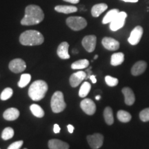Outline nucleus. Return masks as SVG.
<instances>
[{"label":"nucleus","instance_id":"obj_37","mask_svg":"<svg viewBox=\"0 0 149 149\" xmlns=\"http://www.w3.org/2000/svg\"><path fill=\"white\" fill-rule=\"evenodd\" d=\"M63 1H66V2L73 3V4H75V3H78L79 2V0H63Z\"/></svg>","mask_w":149,"mask_h":149},{"label":"nucleus","instance_id":"obj_23","mask_svg":"<svg viewBox=\"0 0 149 149\" xmlns=\"http://www.w3.org/2000/svg\"><path fill=\"white\" fill-rule=\"evenodd\" d=\"M104 117L105 122L108 125H112L114 122V117H113V110L111 107H107L104 109Z\"/></svg>","mask_w":149,"mask_h":149},{"label":"nucleus","instance_id":"obj_35","mask_svg":"<svg viewBox=\"0 0 149 149\" xmlns=\"http://www.w3.org/2000/svg\"><path fill=\"white\" fill-rule=\"evenodd\" d=\"M67 128H68V130L70 133H72L74 131V126L71 125V124H68L67 126Z\"/></svg>","mask_w":149,"mask_h":149},{"label":"nucleus","instance_id":"obj_12","mask_svg":"<svg viewBox=\"0 0 149 149\" xmlns=\"http://www.w3.org/2000/svg\"><path fill=\"white\" fill-rule=\"evenodd\" d=\"M102 45L109 51H117L120 48V42L111 37H104L102 41Z\"/></svg>","mask_w":149,"mask_h":149},{"label":"nucleus","instance_id":"obj_16","mask_svg":"<svg viewBox=\"0 0 149 149\" xmlns=\"http://www.w3.org/2000/svg\"><path fill=\"white\" fill-rule=\"evenodd\" d=\"M122 93L124 96V102L126 104L131 106L135 101V97L133 90L128 87H125L122 89Z\"/></svg>","mask_w":149,"mask_h":149},{"label":"nucleus","instance_id":"obj_6","mask_svg":"<svg viewBox=\"0 0 149 149\" xmlns=\"http://www.w3.org/2000/svg\"><path fill=\"white\" fill-rule=\"evenodd\" d=\"M127 17V13L125 12H120L115 17L114 19L110 23V29L112 31H117L122 29L125 24L126 19Z\"/></svg>","mask_w":149,"mask_h":149},{"label":"nucleus","instance_id":"obj_39","mask_svg":"<svg viewBox=\"0 0 149 149\" xmlns=\"http://www.w3.org/2000/svg\"><path fill=\"white\" fill-rule=\"evenodd\" d=\"M100 98H101V96H100V95H97V96L95 97V99L97 100H100Z\"/></svg>","mask_w":149,"mask_h":149},{"label":"nucleus","instance_id":"obj_8","mask_svg":"<svg viewBox=\"0 0 149 149\" xmlns=\"http://www.w3.org/2000/svg\"><path fill=\"white\" fill-rule=\"evenodd\" d=\"M8 67L9 69L12 72H15V73H19V72H22L25 70L26 68V64L23 59L17 58L13 59L9 63Z\"/></svg>","mask_w":149,"mask_h":149},{"label":"nucleus","instance_id":"obj_26","mask_svg":"<svg viewBox=\"0 0 149 149\" xmlns=\"http://www.w3.org/2000/svg\"><path fill=\"white\" fill-rule=\"evenodd\" d=\"M91 88V85L90 83H88V81H85L82 84V85L81 86V88L79 89V96L80 97H85L88 95V94L90 92Z\"/></svg>","mask_w":149,"mask_h":149},{"label":"nucleus","instance_id":"obj_42","mask_svg":"<svg viewBox=\"0 0 149 149\" xmlns=\"http://www.w3.org/2000/svg\"><path fill=\"white\" fill-rule=\"evenodd\" d=\"M25 149H27V148H25Z\"/></svg>","mask_w":149,"mask_h":149},{"label":"nucleus","instance_id":"obj_30","mask_svg":"<svg viewBox=\"0 0 149 149\" xmlns=\"http://www.w3.org/2000/svg\"><path fill=\"white\" fill-rule=\"evenodd\" d=\"M13 91L11 88H6L1 93L0 95V99L3 101H6V100L10 99L13 95Z\"/></svg>","mask_w":149,"mask_h":149},{"label":"nucleus","instance_id":"obj_32","mask_svg":"<svg viewBox=\"0 0 149 149\" xmlns=\"http://www.w3.org/2000/svg\"><path fill=\"white\" fill-rule=\"evenodd\" d=\"M139 118L142 122H148L149 121V108L142 110L139 113Z\"/></svg>","mask_w":149,"mask_h":149},{"label":"nucleus","instance_id":"obj_18","mask_svg":"<svg viewBox=\"0 0 149 149\" xmlns=\"http://www.w3.org/2000/svg\"><path fill=\"white\" fill-rule=\"evenodd\" d=\"M19 116V111L15 108H10L6 110L3 113V117L6 120L14 121L17 120Z\"/></svg>","mask_w":149,"mask_h":149},{"label":"nucleus","instance_id":"obj_41","mask_svg":"<svg viewBox=\"0 0 149 149\" xmlns=\"http://www.w3.org/2000/svg\"><path fill=\"white\" fill-rule=\"evenodd\" d=\"M97 58H98V55H95V57H94V59H97Z\"/></svg>","mask_w":149,"mask_h":149},{"label":"nucleus","instance_id":"obj_24","mask_svg":"<svg viewBox=\"0 0 149 149\" xmlns=\"http://www.w3.org/2000/svg\"><path fill=\"white\" fill-rule=\"evenodd\" d=\"M89 66V61L88 59H79V60L74 61L71 64V68L73 70L75 69H84L87 68Z\"/></svg>","mask_w":149,"mask_h":149},{"label":"nucleus","instance_id":"obj_38","mask_svg":"<svg viewBox=\"0 0 149 149\" xmlns=\"http://www.w3.org/2000/svg\"><path fill=\"white\" fill-rule=\"evenodd\" d=\"M122 1H125V2H131V3H136L139 1V0H122Z\"/></svg>","mask_w":149,"mask_h":149},{"label":"nucleus","instance_id":"obj_22","mask_svg":"<svg viewBox=\"0 0 149 149\" xmlns=\"http://www.w3.org/2000/svg\"><path fill=\"white\" fill-rule=\"evenodd\" d=\"M119 13H120V10H119L118 9H112V10L109 11L107 13V15L104 16L103 20H102V23L104 24L111 23V22L115 18V17L117 15V14H118Z\"/></svg>","mask_w":149,"mask_h":149},{"label":"nucleus","instance_id":"obj_20","mask_svg":"<svg viewBox=\"0 0 149 149\" xmlns=\"http://www.w3.org/2000/svg\"><path fill=\"white\" fill-rule=\"evenodd\" d=\"M55 11L58 13H61L64 14H69L75 13L77 11V7L74 6H67V5H59L55 7Z\"/></svg>","mask_w":149,"mask_h":149},{"label":"nucleus","instance_id":"obj_11","mask_svg":"<svg viewBox=\"0 0 149 149\" xmlns=\"http://www.w3.org/2000/svg\"><path fill=\"white\" fill-rule=\"evenodd\" d=\"M143 31L142 27L140 26H137L134 29L133 31L130 33V35L128 39V42L130 43L131 45H136L139 42L141 37L143 35Z\"/></svg>","mask_w":149,"mask_h":149},{"label":"nucleus","instance_id":"obj_13","mask_svg":"<svg viewBox=\"0 0 149 149\" xmlns=\"http://www.w3.org/2000/svg\"><path fill=\"white\" fill-rule=\"evenodd\" d=\"M86 77V73L84 71H78L72 74L70 77V84L72 87H77L81 81Z\"/></svg>","mask_w":149,"mask_h":149},{"label":"nucleus","instance_id":"obj_5","mask_svg":"<svg viewBox=\"0 0 149 149\" xmlns=\"http://www.w3.org/2000/svg\"><path fill=\"white\" fill-rule=\"evenodd\" d=\"M66 24L72 31H81L86 27L87 22L84 17L79 16L69 17L66 20Z\"/></svg>","mask_w":149,"mask_h":149},{"label":"nucleus","instance_id":"obj_19","mask_svg":"<svg viewBox=\"0 0 149 149\" xmlns=\"http://www.w3.org/2000/svg\"><path fill=\"white\" fill-rule=\"evenodd\" d=\"M108 8V6L106 3H97L94 5L91 8V14L94 17H97Z\"/></svg>","mask_w":149,"mask_h":149},{"label":"nucleus","instance_id":"obj_14","mask_svg":"<svg viewBox=\"0 0 149 149\" xmlns=\"http://www.w3.org/2000/svg\"><path fill=\"white\" fill-rule=\"evenodd\" d=\"M68 48H69V44L68 42H61L57 48V55L62 59H69L70 57L68 53Z\"/></svg>","mask_w":149,"mask_h":149},{"label":"nucleus","instance_id":"obj_3","mask_svg":"<svg viewBox=\"0 0 149 149\" xmlns=\"http://www.w3.org/2000/svg\"><path fill=\"white\" fill-rule=\"evenodd\" d=\"M48 88V84L46 81L37 80L29 87V95L33 101H40L45 97Z\"/></svg>","mask_w":149,"mask_h":149},{"label":"nucleus","instance_id":"obj_9","mask_svg":"<svg viewBox=\"0 0 149 149\" xmlns=\"http://www.w3.org/2000/svg\"><path fill=\"white\" fill-rule=\"evenodd\" d=\"M81 43L86 51H88V53H92L95 49L97 37L95 35H87L84 37Z\"/></svg>","mask_w":149,"mask_h":149},{"label":"nucleus","instance_id":"obj_21","mask_svg":"<svg viewBox=\"0 0 149 149\" xmlns=\"http://www.w3.org/2000/svg\"><path fill=\"white\" fill-rule=\"evenodd\" d=\"M124 61V55L122 53H114L111 56V64L112 66H119L122 64Z\"/></svg>","mask_w":149,"mask_h":149},{"label":"nucleus","instance_id":"obj_36","mask_svg":"<svg viewBox=\"0 0 149 149\" xmlns=\"http://www.w3.org/2000/svg\"><path fill=\"white\" fill-rule=\"evenodd\" d=\"M90 79L91 80V81H92V83L93 84H95L97 82V79H96V77L95 75H93V74H91L90 76Z\"/></svg>","mask_w":149,"mask_h":149},{"label":"nucleus","instance_id":"obj_29","mask_svg":"<svg viewBox=\"0 0 149 149\" xmlns=\"http://www.w3.org/2000/svg\"><path fill=\"white\" fill-rule=\"evenodd\" d=\"M14 136V130L10 127H7L4 128L1 134V138L3 140H8L12 138Z\"/></svg>","mask_w":149,"mask_h":149},{"label":"nucleus","instance_id":"obj_17","mask_svg":"<svg viewBox=\"0 0 149 149\" xmlns=\"http://www.w3.org/2000/svg\"><path fill=\"white\" fill-rule=\"evenodd\" d=\"M48 147L50 149H68L69 145L59 139H53L48 141Z\"/></svg>","mask_w":149,"mask_h":149},{"label":"nucleus","instance_id":"obj_2","mask_svg":"<svg viewBox=\"0 0 149 149\" xmlns=\"http://www.w3.org/2000/svg\"><path fill=\"white\" fill-rule=\"evenodd\" d=\"M44 42V37L42 33L37 31H26L19 37V42L24 46H38Z\"/></svg>","mask_w":149,"mask_h":149},{"label":"nucleus","instance_id":"obj_25","mask_svg":"<svg viewBox=\"0 0 149 149\" xmlns=\"http://www.w3.org/2000/svg\"><path fill=\"white\" fill-rule=\"evenodd\" d=\"M117 118H118V120H120V122H124V123L130 122L132 118L131 115H130L128 112L122 111V110H121V111H119L117 112Z\"/></svg>","mask_w":149,"mask_h":149},{"label":"nucleus","instance_id":"obj_10","mask_svg":"<svg viewBox=\"0 0 149 149\" xmlns=\"http://www.w3.org/2000/svg\"><path fill=\"white\" fill-rule=\"evenodd\" d=\"M80 107L86 114L88 115H93L96 111L95 104L91 99L86 98L82 100L80 103Z\"/></svg>","mask_w":149,"mask_h":149},{"label":"nucleus","instance_id":"obj_27","mask_svg":"<svg viewBox=\"0 0 149 149\" xmlns=\"http://www.w3.org/2000/svg\"><path fill=\"white\" fill-rule=\"evenodd\" d=\"M30 109H31L33 115H35V117L41 118V117H43L44 116V110L42 109V107H40L39 105H37V104H32V105L30 107Z\"/></svg>","mask_w":149,"mask_h":149},{"label":"nucleus","instance_id":"obj_4","mask_svg":"<svg viewBox=\"0 0 149 149\" xmlns=\"http://www.w3.org/2000/svg\"><path fill=\"white\" fill-rule=\"evenodd\" d=\"M51 106L52 111L55 113L62 112L66 109V104L65 103L64 95L61 91H56L52 96Z\"/></svg>","mask_w":149,"mask_h":149},{"label":"nucleus","instance_id":"obj_7","mask_svg":"<svg viewBox=\"0 0 149 149\" xmlns=\"http://www.w3.org/2000/svg\"><path fill=\"white\" fill-rule=\"evenodd\" d=\"M87 141L92 149L101 148L104 143V136L100 133H95L87 136Z\"/></svg>","mask_w":149,"mask_h":149},{"label":"nucleus","instance_id":"obj_34","mask_svg":"<svg viewBox=\"0 0 149 149\" xmlns=\"http://www.w3.org/2000/svg\"><path fill=\"white\" fill-rule=\"evenodd\" d=\"M60 127H59V126L58 124H55L54 125V127H53V131L55 133H59V132H60Z\"/></svg>","mask_w":149,"mask_h":149},{"label":"nucleus","instance_id":"obj_31","mask_svg":"<svg viewBox=\"0 0 149 149\" xmlns=\"http://www.w3.org/2000/svg\"><path fill=\"white\" fill-rule=\"evenodd\" d=\"M105 81H106V83H107V84L111 87L116 86L118 84V82H119L118 79H117V78L113 77H111V76H109V75L106 76Z\"/></svg>","mask_w":149,"mask_h":149},{"label":"nucleus","instance_id":"obj_28","mask_svg":"<svg viewBox=\"0 0 149 149\" xmlns=\"http://www.w3.org/2000/svg\"><path fill=\"white\" fill-rule=\"evenodd\" d=\"M31 79V75L30 74H22L20 80L18 82V86L20 88H24L29 84Z\"/></svg>","mask_w":149,"mask_h":149},{"label":"nucleus","instance_id":"obj_40","mask_svg":"<svg viewBox=\"0 0 149 149\" xmlns=\"http://www.w3.org/2000/svg\"><path fill=\"white\" fill-rule=\"evenodd\" d=\"M72 53H76V54H77V53H78V51H77V50H74V49H73V50H72Z\"/></svg>","mask_w":149,"mask_h":149},{"label":"nucleus","instance_id":"obj_15","mask_svg":"<svg viewBox=\"0 0 149 149\" xmlns=\"http://www.w3.org/2000/svg\"><path fill=\"white\" fill-rule=\"evenodd\" d=\"M147 68V64L144 61H139L136 62L131 68V73L134 76L140 75L144 73Z\"/></svg>","mask_w":149,"mask_h":149},{"label":"nucleus","instance_id":"obj_33","mask_svg":"<svg viewBox=\"0 0 149 149\" xmlns=\"http://www.w3.org/2000/svg\"><path fill=\"white\" fill-rule=\"evenodd\" d=\"M23 143L24 141L22 140L15 141V142H13V144H11L7 149H20V148L22 146V145H23Z\"/></svg>","mask_w":149,"mask_h":149},{"label":"nucleus","instance_id":"obj_1","mask_svg":"<svg viewBox=\"0 0 149 149\" xmlns=\"http://www.w3.org/2000/svg\"><path fill=\"white\" fill-rule=\"evenodd\" d=\"M44 19V13L39 6L29 5L25 8V15L21 20L23 26H33L40 24Z\"/></svg>","mask_w":149,"mask_h":149}]
</instances>
